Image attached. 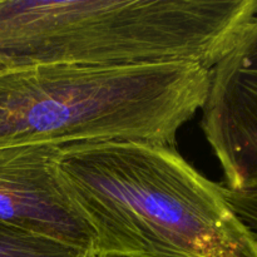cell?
<instances>
[{"label": "cell", "mask_w": 257, "mask_h": 257, "mask_svg": "<svg viewBox=\"0 0 257 257\" xmlns=\"http://www.w3.org/2000/svg\"><path fill=\"white\" fill-rule=\"evenodd\" d=\"M62 148L0 147V222L94 252V233L59 173Z\"/></svg>", "instance_id": "5b68a950"}, {"label": "cell", "mask_w": 257, "mask_h": 257, "mask_svg": "<svg viewBox=\"0 0 257 257\" xmlns=\"http://www.w3.org/2000/svg\"><path fill=\"white\" fill-rule=\"evenodd\" d=\"M93 257H124V256L112 255V253H94V256Z\"/></svg>", "instance_id": "ba28073f"}, {"label": "cell", "mask_w": 257, "mask_h": 257, "mask_svg": "<svg viewBox=\"0 0 257 257\" xmlns=\"http://www.w3.org/2000/svg\"><path fill=\"white\" fill-rule=\"evenodd\" d=\"M94 252L0 222V257H93Z\"/></svg>", "instance_id": "8992f818"}, {"label": "cell", "mask_w": 257, "mask_h": 257, "mask_svg": "<svg viewBox=\"0 0 257 257\" xmlns=\"http://www.w3.org/2000/svg\"><path fill=\"white\" fill-rule=\"evenodd\" d=\"M193 63L38 64L0 72V147L141 141L176 146L205 102Z\"/></svg>", "instance_id": "3957f363"}, {"label": "cell", "mask_w": 257, "mask_h": 257, "mask_svg": "<svg viewBox=\"0 0 257 257\" xmlns=\"http://www.w3.org/2000/svg\"><path fill=\"white\" fill-rule=\"evenodd\" d=\"M222 187V192L238 217L257 233V188L243 191H231Z\"/></svg>", "instance_id": "52a82bcc"}, {"label": "cell", "mask_w": 257, "mask_h": 257, "mask_svg": "<svg viewBox=\"0 0 257 257\" xmlns=\"http://www.w3.org/2000/svg\"><path fill=\"white\" fill-rule=\"evenodd\" d=\"M257 0H0V72L38 64L211 69Z\"/></svg>", "instance_id": "7a4b0ae2"}, {"label": "cell", "mask_w": 257, "mask_h": 257, "mask_svg": "<svg viewBox=\"0 0 257 257\" xmlns=\"http://www.w3.org/2000/svg\"><path fill=\"white\" fill-rule=\"evenodd\" d=\"M59 173L94 233V253L124 257H257L253 232L221 183L176 146L104 141L62 148Z\"/></svg>", "instance_id": "6da1fadb"}, {"label": "cell", "mask_w": 257, "mask_h": 257, "mask_svg": "<svg viewBox=\"0 0 257 257\" xmlns=\"http://www.w3.org/2000/svg\"><path fill=\"white\" fill-rule=\"evenodd\" d=\"M201 128L231 191L257 188V17L210 69Z\"/></svg>", "instance_id": "277c9868"}]
</instances>
